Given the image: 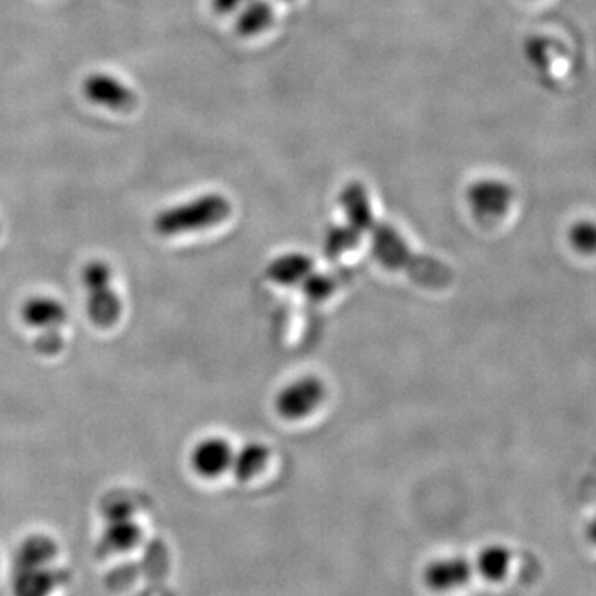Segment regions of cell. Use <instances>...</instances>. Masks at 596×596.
Instances as JSON below:
<instances>
[{
  "label": "cell",
  "instance_id": "obj_22",
  "mask_svg": "<svg viewBox=\"0 0 596 596\" xmlns=\"http://www.w3.org/2000/svg\"><path fill=\"white\" fill-rule=\"evenodd\" d=\"M588 537H589V540H592L593 543H596V517H595V519L592 520V522H589Z\"/></svg>",
  "mask_w": 596,
  "mask_h": 596
},
{
  "label": "cell",
  "instance_id": "obj_17",
  "mask_svg": "<svg viewBox=\"0 0 596 596\" xmlns=\"http://www.w3.org/2000/svg\"><path fill=\"white\" fill-rule=\"evenodd\" d=\"M570 245L573 251L578 252L585 257L596 255V221L595 219H578L570 225L569 234Z\"/></svg>",
  "mask_w": 596,
  "mask_h": 596
},
{
  "label": "cell",
  "instance_id": "obj_3",
  "mask_svg": "<svg viewBox=\"0 0 596 596\" xmlns=\"http://www.w3.org/2000/svg\"><path fill=\"white\" fill-rule=\"evenodd\" d=\"M327 398L322 378L313 375L298 376L288 382L275 396V411L288 421H298L316 412Z\"/></svg>",
  "mask_w": 596,
  "mask_h": 596
},
{
  "label": "cell",
  "instance_id": "obj_11",
  "mask_svg": "<svg viewBox=\"0 0 596 596\" xmlns=\"http://www.w3.org/2000/svg\"><path fill=\"white\" fill-rule=\"evenodd\" d=\"M22 320L34 329H60L67 322V309L57 298L32 297L22 306Z\"/></svg>",
  "mask_w": 596,
  "mask_h": 596
},
{
  "label": "cell",
  "instance_id": "obj_12",
  "mask_svg": "<svg viewBox=\"0 0 596 596\" xmlns=\"http://www.w3.org/2000/svg\"><path fill=\"white\" fill-rule=\"evenodd\" d=\"M103 536L100 539V547L107 553H121L134 549L140 542L143 532L141 527L134 522V517H118L107 519Z\"/></svg>",
  "mask_w": 596,
  "mask_h": 596
},
{
  "label": "cell",
  "instance_id": "obj_14",
  "mask_svg": "<svg viewBox=\"0 0 596 596\" xmlns=\"http://www.w3.org/2000/svg\"><path fill=\"white\" fill-rule=\"evenodd\" d=\"M512 566V552L503 543H490L481 550L476 559V572L487 582L499 583L509 575Z\"/></svg>",
  "mask_w": 596,
  "mask_h": 596
},
{
  "label": "cell",
  "instance_id": "obj_5",
  "mask_svg": "<svg viewBox=\"0 0 596 596\" xmlns=\"http://www.w3.org/2000/svg\"><path fill=\"white\" fill-rule=\"evenodd\" d=\"M64 580L55 563L12 566V596H52Z\"/></svg>",
  "mask_w": 596,
  "mask_h": 596
},
{
  "label": "cell",
  "instance_id": "obj_9",
  "mask_svg": "<svg viewBox=\"0 0 596 596\" xmlns=\"http://www.w3.org/2000/svg\"><path fill=\"white\" fill-rule=\"evenodd\" d=\"M313 271H316L313 258L303 252L294 251L277 255L267 265L265 274L274 284L291 287V285H302Z\"/></svg>",
  "mask_w": 596,
  "mask_h": 596
},
{
  "label": "cell",
  "instance_id": "obj_8",
  "mask_svg": "<svg viewBox=\"0 0 596 596\" xmlns=\"http://www.w3.org/2000/svg\"><path fill=\"white\" fill-rule=\"evenodd\" d=\"M84 90L88 100L110 110L130 111L136 104L134 91L111 75H90L85 81Z\"/></svg>",
  "mask_w": 596,
  "mask_h": 596
},
{
  "label": "cell",
  "instance_id": "obj_2",
  "mask_svg": "<svg viewBox=\"0 0 596 596\" xmlns=\"http://www.w3.org/2000/svg\"><path fill=\"white\" fill-rule=\"evenodd\" d=\"M81 278L87 290L88 319L100 329L117 325L123 312V306L111 285L113 272L110 265L103 261L88 262L87 267L81 272Z\"/></svg>",
  "mask_w": 596,
  "mask_h": 596
},
{
  "label": "cell",
  "instance_id": "obj_16",
  "mask_svg": "<svg viewBox=\"0 0 596 596\" xmlns=\"http://www.w3.org/2000/svg\"><path fill=\"white\" fill-rule=\"evenodd\" d=\"M559 47V42L553 38L532 35L527 38L526 45H523V54H526L527 62L539 71L540 77L550 78L553 58H555V52Z\"/></svg>",
  "mask_w": 596,
  "mask_h": 596
},
{
  "label": "cell",
  "instance_id": "obj_13",
  "mask_svg": "<svg viewBox=\"0 0 596 596\" xmlns=\"http://www.w3.org/2000/svg\"><path fill=\"white\" fill-rule=\"evenodd\" d=\"M268 460H271V450L264 442H245L238 451L234 450L231 471L234 473L235 479L247 483L265 470Z\"/></svg>",
  "mask_w": 596,
  "mask_h": 596
},
{
  "label": "cell",
  "instance_id": "obj_10",
  "mask_svg": "<svg viewBox=\"0 0 596 596\" xmlns=\"http://www.w3.org/2000/svg\"><path fill=\"white\" fill-rule=\"evenodd\" d=\"M339 201L345 212L346 222L356 231H369L375 225L372 199L362 183H349L340 192Z\"/></svg>",
  "mask_w": 596,
  "mask_h": 596
},
{
  "label": "cell",
  "instance_id": "obj_21",
  "mask_svg": "<svg viewBox=\"0 0 596 596\" xmlns=\"http://www.w3.org/2000/svg\"><path fill=\"white\" fill-rule=\"evenodd\" d=\"M251 0H212V8L218 14L228 15L241 11Z\"/></svg>",
  "mask_w": 596,
  "mask_h": 596
},
{
  "label": "cell",
  "instance_id": "obj_19",
  "mask_svg": "<svg viewBox=\"0 0 596 596\" xmlns=\"http://www.w3.org/2000/svg\"><path fill=\"white\" fill-rule=\"evenodd\" d=\"M303 291L309 295L313 300H323V298L329 297L332 294L333 288H335V282L333 277L325 274H317L316 271L309 275V277L303 280L302 284Z\"/></svg>",
  "mask_w": 596,
  "mask_h": 596
},
{
  "label": "cell",
  "instance_id": "obj_18",
  "mask_svg": "<svg viewBox=\"0 0 596 596\" xmlns=\"http://www.w3.org/2000/svg\"><path fill=\"white\" fill-rule=\"evenodd\" d=\"M360 234L362 232L356 231L353 225L346 224L333 225L327 231L325 235V249L329 255H340L343 252L350 251L355 247L356 242L360 241Z\"/></svg>",
  "mask_w": 596,
  "mask_h": 596
},
{
  "label": "cell",
  "instance_id": "obj_20",
  "mask_svg": "<svg viewBox=\"0 0 596 596\" xmlns=\"http://www.w3.org/2000/svg\"><path fill=\"white\" fill-rule=\"evenodd\" d=\"M64 335L58 332V329L42 330L41 335L34 342L35 350L45 356L57 355L64 350Z\"/></svg>",
  "mask_w": 596,
  "mask_h": 596
},
{
  "label": "cell",
  "instance_id": "obj_15",
  "mask_svg": "<svg viewBox=\"0 0 596 596\" xmlns=\"http://www.w3.org/2000/svg\"><path fill=\"white\" fill-rule=\"evenodd\" d=\"M275 12L268 0H251L235 19V32L242 37H254L271 27Z\"/></svg>",
  "mask_w": 596,
  "mask_h": 596
},
{
  "label": "cell",
  "instance_id": "obj_1",
  "mask_svg": "<svg viewBox=\"0 0 596 596\" xmlns=\"http://www.w3.org/2000/svg\"><path fill=\"white\" fill-rule=\"evenodd\" d=\"M232 205L218 192L199 196L175 208L165 209L155 218V231L163 238L208 231L231 216Z\"/></svg>",
  "mask_w": 596,
  "mask_h": 596
},
{
  "label": "cell",
  "instance_id": "obj_6",
  "mask_svg": "<svg viewBox=\"0 0 596 596\" xmlns=\"http://www.w3.org/2000/svg\"><path fill=\"white\" fill-rule=\"evenodd\" d=\"M234 448L228 439L206 438L195 445L191 453V467L202 479H218L219 476L231 471Z\"/></svg>",
  "mask_w": 596,
  "mask_h": 596
},
{
  "label": "cell",
  "instance_id": "obj_7",
  "mask_svg": "<svg viewBox=\"0 0 596 596\" xmlns=\"http://www.w3.org/2000/svg\"><path fill=\"white\" fill-rule=\"evenodd\" d=\"M473 572V563L464 556H442L428 563L424 569V583L432 592H454L470 583Z\"/></svg>",
  "mask_w": 596,
  "mask_h": 596
},
{
  "label": "cell",
  "instance_id": "obj_4",
  "mask_svg": "<svg viewBox=\"0 0 596 596\" xmlns=\"http://www.w3.org/2000/svg\"><path fill=\"white\" fill-rule=\"evenodd\" d=\"M516 192L503 179L483 178L474 181L466 192L467 206L474 218L483 222L503 219L512 206Z\"/></svg>",
  "mask_w": 596,
  "mask_h": 596
}]
</instances>
